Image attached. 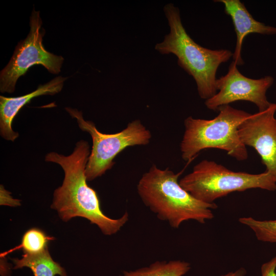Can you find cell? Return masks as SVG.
<instances>
[{"label":"cell","instance_id":"cell-1","mask_svg":"<svg viewBox=\"0 0 276 276\" xmlns=\"http://www.w3.org/2000/svg\"><path fill=\"white\" fill-rule=\"evenodd\" d=\"M89 149L88 142L81 140L68 156L55 152L46 154V162L59 164L64 172L62 185L54 191L51 208L57 211L64 221L81 217L97 225L104 235H111L127 223L128 214L126 212L121 217L112 219L103 213L96 192L86 182L85 169Z\"/></svg>","mask_w":276,"mask_h":276},{"label":"cell","instance_id":"cell-2","mask_svg":"<svg viewBox=\"0 0 276 276\" xmlns=\"http://www.w3.org/2000/svg\"><path fill=\"white\" fill-rule=\"evenodd\" d=\"M183 171L175 173L168 168L160 169L153 165L143 174L137 185V192L144 204L162 221L178 228L186 221L193 220L204 224L214 218L213 203L200 201L179 185Z\"/></svg>","mask_w":276,"mask_h":276},{"label":"cell","instance_id":"cell-3","mask_svg":"<svg viewBox=\"0 0 276 276\" xmlns=\"http://www.w3.org/2000/svg\"><path fill=\"white\" fill-rule=\"evenodd\" d=\"M164 11L170 28L164 40L156 44L155 49L163 55L172 54L177 58L178 65L194 79L199 97L209 99L217 92L216 73L219 66L233 57L228 50H211L195 42L185 30L180 11L169 3Z\"/></svg>","mask_w":276,"mask_h":276},{"label":"cell","instance_id":"cell-4","mask_svg":"<svg viewBox=\"0 0 276 276\" xmlns=\"http://www.w3.org/2000/svg\"><path fill=\"white\" fill-rule=\"evenodd\" d=\"M217 110L218 114L212 120L192 117L185 120V129L180 145L185 161L190 162L199 152L208 148L226 151L240 161L248 157L246 146L238 135V127L251 114L229 105H222Z\"/></svg>","mask_w":276,"mask_h":276},{"label":"cell","instance_id":"cell-5","mask_svg":"<svg viewBox=\"0 0 276 276\" xmlns=\"http://www.w3.org/2000/svg\"><path fill=\"white\" fill-rule=\"evenodd\" d=\"M179 185L197 199L213 203L234 192L259 188L276 190V181L268 173L234 172L217 163L204 159L179 181Z\"/></svg>","mask_w":276,"mask_h":276},{"label":"cell","instance_id":"cell-6","mask_svg":"<svg viewBox=\"0 0 276 276\" xmlns=\"http://www.w3.org/2000/svg\"><path fill=\"white\" fill-rule=\"evenodd\" d=\"M65 109L77 120L81 130L88 132L92 139V149L85 169L87 180H94L110 169L114 158L126 148L147 145L152 138L150 130L139 120L130 122L119 132L106 134L100 132L93 122L85 120L81 111L70 107Z\"/></svg>","mask_w":276,"mask_h":276},{"label":"cell","instance_id":"cell-7","mask_svg":"<svg viewBox=\"0 0 276 276\" xmlns=\"http://www.w3.org/2000/svg\"><path fill=\"white\" fill-rule=\"evenodd\" d=\"M39 13V11H32L27 37L18 43L10 61L1 72V93H13L18 78L34 65H42L52 74L60 72L64 58L44 49L42 44L44 31L40 32L42 21Z\"/></svg>","mask_w":276,"mask_h":276},{"label":"cell","instance_id":"cell-8","mask_svg":"<svg viewBox=\"0 0 276 276\" xmlns=\"http://www.w3.org/2000/svg\"><path fill=\"white\" fill-rule=\"evenodd\" d=\"M273 78L266 76L255 79L242 75L233 61L226 74L217 79V93L205 100L207 108L217 110L222 105L238 101H246L255 104L259 111L267 109L271 105L266 97L267 89L273 84Z\"/></svg>","mask_w":276,"mask_h":276},{"label":"cell","instance_id":"cell-9","mask_svg":"<svg viewBox=\"0 0 276 276\" xmlns=\"http://www.w3.org/2000/svg\"><path fill=\"white\" fill-rule=\"evenodd\" d=\"M276 104L251 114L238 126V132L245 146L254 148L265 166V172L276 181Z\"/></svg>","mask_w":276,"mask_h":276},{"label":"cell","instance_id":"cell-10","mask_svg":"<svg viewBox=\"0 0 276 276\" xmlns=\"http://www.w3.org/2000/svg\"><path fill=\"white\" fill-rule=\"evenodd\" d=\"M67 78L57 77L48 83L39 85L37 88L24 96L16 97L0 96V133L4 139L14 142L18 136V132L13 130L12 123L20 109L32 99L44 95H53L62 89Z\"/></svg>","mask_w":276,"mask_h":276},{"label":"cell","instance_id":"cell-11","mask_svg":"<svg viewBox=\"0 0 276 276\" xmlns=\"http://www.w3.org/2000/svg\"><path fill=\"white\" fill-rule=\"evenodd\" d=\"M214 2L222 3L225 13L232 19L237 37L233 58L237 66L244 64L241 50L243 40L247 35L250 33L276 34V27L267 26L256 20L248 11L244 3L239 0H216Z\"/></svg>","mask_w":276,"mask_h":276},{"label":"cell","instance_id":"cell-12","mask_svg":"<svg viewBox=\"0 0 276 276\" xmlns=\"http://www.w3.org/2000/svg\"><path fill=\"white\" fill-rule=\"evenodd\" d=\"M12 261L14 269L28 267L34 276H67L65 269L52 259L48 248L38 254H24L21 259L15 258Z\"/></svg>","mask_w":276,"mask_h":276},{"label":"cell","instance_id":"cell-13","mask_svg":"<svg viewBox=\"0 0 276 276\" xmlns=\"http://www.w3.org/2000/svg\"><path fill=\"white\" fill-rule=\"evenodd\" d=\"M190 268V264L185 261H157L148 267L134 270L124 271L121 276H182Z\"/></svg>","mask_w":276,"mask_h":276},{"label":"cell","instance_id":"cell-14","mask_svg":"<svg viewBox=\"0 0 276 276\" xmlns=\"http://www.w3.org/2000/svg\"><path fill=\"white\" fill-rule=\"evenodd\" d=\"M54 239L53 237L47 235L39 228H31L24 234L19 245L1 254V257L4 258L8 254L19 249H22L24 254L29 255L40 254L48 248V243Z\"/></svg>","mask_w":276,"mask_h":276},{"label":"cell","instance_id":"cell-15","mask_svg":"<svg viewBox=\"0 0 276 276\" xmlns=\"http://www.w3.org/2000/svg\"><path fill=\"white\" fill-rule=\"evenodd\" d=\"M239 221L249 227L260 241L276 243V219L259 220L251 217H244Z\"/></svg>","mask_w":276,"mask_h":276},{"label":"cell","instance_id":"cell-16","mask_svg":"<svg viewBox=\"0 0 276 276\" xmlns=\"http://www.w3.org/2000/svg\"><path fill=\"white\" fill-rule=\"evenodd\" d=\"M276 256L261 267V276H276Z\"/></svg>","mask_w":276,"mask_h":276},{"label":"cell","instance_id":"cell-17","mask_svg":"<svg viewBox=\"0 0 276 276\" xmlns=\"http://www.w3.org/2000/svg\"><path fill=\"white\" fill-rule=\"evenodd\" d=\"M10 193L5 190L3 186H1V204L16 206L20 204L19 200L14 199Z\"/></svg>","mask_w":276,"mask_h":276},{"label":"cell","instance_id":"cell-18","mask_svg":"<svg viewBox=\"0 0 276 276\" xmlns=\"http://www.w3.org/2000/svg\"><path fill=\"white\" fill-rule=\"evenodd\" d=\"M246 274V270L244 268H240L234 272H229L221 276H245Z\"/></svg>","mask_w":276,"mask_h":276}]
</instances>
